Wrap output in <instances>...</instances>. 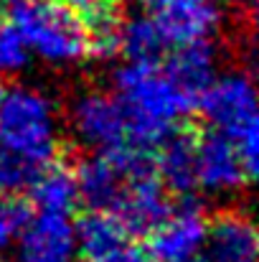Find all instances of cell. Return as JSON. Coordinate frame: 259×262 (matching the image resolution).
I'll list each match as a JSON object with an SVG mask.
<instances>
[{"label": "cell", "mask_w": 259, "mask_h": 262, "mask_svg": "<svg viewBox=\"0 0 259 262\" xmlns=\"http://www.w3.org/2000/svg\"><path fill=\"white\" fill-rule=\"evenodd\" d=\"M112 84L127 115L130 143L140 148H155L196 110L158 61H127L114 72Z\"/></svg>", "instance_id": "cell-1"}, {"label": "cell", "mask_w": 259, "mask_h": 262, "mask_svg": "<svg viewBox=\"0 0 259 262\" xmlns=\"http://www.w3.org/2000/svg\"><path fill=\"white\" fill-rule=\"evenodd\" d=\"M10 26L46 64L66 67L89 56L84 20L59 0H10Z\"/></svg>", "instance_id": "cell-2"}, {"label": "cell", "mask_w": 259, "mask_h": 262, "mask_svg": "<svg viewBox=\"0 0 259 262\" xmlns=\"http://www.w3.org/2000/svg\"><path fill=\"white\" fill-rule=\"evenodd\" d=\"M196 110L206 117L211 130L229 138L252 178L259 166V125H257V89L249 74L226 72L201 94Z\"/></svg>", "instance_id": "cell-3"}, {"label": "cell", "mask_w": 259, "mask_h": 262, "mask_svg": "<svg viewBox=\"0 0 259 262\" xmlns=\"http://www.w3.org/2000/svg\"><path fill=\"white\" fill-rule=\"evenodd\" d=\"M0 145L46 166L59 150V112L54 99L36 87L5 89L0 104Z\"/></svg>", "instance_id": "cell-4"}, {"label": "cell", "mask_w": 259, "mask_h": 262, "mask_svg": "<svg viewBox=\"0 0 259 262\" xmlns=\"http://www.w3.org/2000/svg\"><path fill=\"white\" fill-rule=\"evenodd\" d=\"M72 133L89 150H114L130 143V125L122 102L112 92H84L72 104Z\"/></svg>", "instance_id": "cell-5"}, {"label": "cell", "mask_w": 259, "mask_h": 262, "mask_svg": "<svg viewBox=\"0 0 259 262\" xmlns=\"http://www.w3.org/2000/svg\"><path fill=\"white\" fill-rule=\"evenodd\" d=\"M206 224L201 204L180 196V204L171 206L148 234V255L155 262H196L203 252Z\"/></svg>", "instance_id": "cell-6"}, {"label": "cell", "mask_w": 259, "mask_h": 262, "mask_svg": "<svg viewBox=\"0 0 259 262\" xmlns=\"http://www.w3.org/2000/svg\"><path fill=\"white\" fill-rule=\"evenodd\" d=\"M77 227L69 214H31L15 237V262H77Z\"/></svg>", "instance_id": "cell-7"}, {"label": "cell", "mask_w": 259, "mask_h": 262, "mask_svg": "<svg viewBox=\"0 0 259 262\" xmlns=\"http://www.w3.org/2000/svg\"><path fill=\"white\" fill-rule=\"evenodd\" d=\"M221 18L219 0H153V20L168 46L208 41Z\"/></svg>", "instance_id": "cell-8"}, {"label": "cell", "mask_w": 259, "mask_h": 262, "mask_svg": "<svg viewBox=\"0 0 259 262\" xmlns=\"http://www.w3.org/2000/svg\"><path fill=\"white\" fill-rule=\"evenodd\" d=\"M252 181L237 145L221 133L196 138V188L206 193H234Z\"/></svg>", "instance_id": "cell-9"}, {"label": "cell", "mask_w": 259, "mask_h": 262, "mask_svg": "<svg viewBox=\"0 0 259 262\" xmlns=\"http://www.w3.org/2000/svg\"><path fill=\"white\" fill-rule=\"evenodd\" d=\"M127 148L130 145L114 150H94L74 168L79 201H84L89 209L112 211L127 178Z\"/></svg>", "instance_id": "cell-10"}, {"label": "cell", "mask_w": 259, "mask_h": 262, "mask_svg": "<svg viewBox=\"0 0 259 262\" xmlns=\"http://www.w3.org/2000/svg\"><path fill=\"white\" fill-rule=\"evenodd\" d=\"M259 237L254 222L242 211H221L206 224V262H257Z\"/></svg>", "instance_id": "cell-11"}, {"label": "cell", "mask_w": 259, "mask_h": 262, "mask_svg": "<svg viewBox=\"0 0 259 262\" xmlns=\"http://www.w3.org/2000/svg\"><path fill=\"white\" fill-rule=\"evenodd\" d=\"M216 64L219 61H216L214 46L208 41H193V43L175 46V51L163 64V72L193 104H198L201 94L219 74Z\"/></svg>", "instance_id": "cell-12"}, {"label": "cell", "mask_w": 259, "mask_h": 262, "mask_svg": "<svg viewBox=\"0 0 259 262\" xmlns=\"http://www.w3.org/2000/svg\"><path fill=\"white\" fill-rule=\"evenodd\" d=\"M155 148V171L163 186L178 196H191L196 191V135L175 127Z\"/></svg>", "instance_id": "cell-13"}, {"label": "cell", "mask_w": 259, "mask_h": 262, "mask_svg": "<svg viewBox=\"0 0 259 262\" xmlns=\"http://www.w3.org/2000/svg\"><path fill=\"white\" fill-rule=\"evenodd\" d=\"M77 250L86 262H104L130 245V234L122 222L104 209H89L77 224Z\"/></svg>", "instance_id": "cell-14"}, {"label": "cell", "mask_w": 259, "mask_h": 262, "mask_svg": "<svg viewBox=\"0 0 259 262\" xmlns=\"http://www.w3.org/2000/svg\"><path fill=\"white\" fill-rule=\"evenodd\" d=\"M28 191L38 211L72 214L74 206L79 204L77 173L72 166L59 163V161H49L46 166H41V171Z\"/></svg>", "instance_id": "cell-15"}, {"label": "cell", "mask_w": 259, "mask_h": 262, "mask_svg": "<svg viewBox=\"0 0 259 262\" xmlns=\"http://www.w3.org/2000/svg\"><path fill=\"white\" fill-rule=\"evenodd\" d=\"M168 49L153 15H135L120 26V54L127 61H158Z\"/></svg>", "instance_id": "cell-16"}, {"label": "cell", "mask_w": 259, "mask_h": 262, "mask_svg": "<svg viewBox=\"0 0 259 262\" xmlns=\"http://www.w3.org/2000/svg\"><path fill=\"white\" fill-rule=\"evenodd\" d=\"M38 171V163L0 145V196H20L31 188Z\"/></svg>", "instance_id": "cell-17"}, {"label": "cell", "mask_w": 259, "mask_h": 262, "mask_svg": "<svg viewBox=\"0 0 259 262\" xmlns=\"http://www.w3.org/2000/svg\"><path fill=\"white\" fill-rule=\"evenodd\" d=\"M28 59L31 51L20 33L10 23L0 26V74H18L20 69H26Z\"/></svg>", "instance_id": "cell-18"}, {"label": "cell", "mask_w": 259, "mask_h": 262, "mask_svg": "<svg viewBox=\"0 0 259 262\" xmlns=\"http://www.w3.org/2000/svg\"><path fill=\"white\" fill-rule=\"evenodd\" d=\"M31 219V206L20 196H0V250L8 247Z\"/></svg>", "instance_id": "cell-19"}, {"label": "cell", "mask_w": 259, "mask_h": 262, "mask_svg": "<svg viewBox=\"0 0 259 262\" xmlns=\"http://www.w3.org/2000/svg\"><path fill=\"white\" fill-rule=\"evenodd\" d=\"M104 262H155L148 250H140V247H132V245H125L120 252H114L112 257H107Z\"/></svg>", "instance_id": "cell-20"}, {"label": "cell", "mask_w": 259, "mask_h": 262, "mask_svg": "<svg viewBox=\"0 0 259 262\" xmlns=\"http://www.w3.org/2000/svg\"><path fill=\"white\" fill-rule=\"evenodd\" d=\"M59 3H64L66 8H72V10H74V13L82 18V15H84V13H89V10H91V8H94L99 0H59Z\"/></svg>", "instance_id": "cell-21"}, {"label": "cell", "mask_w": 259, "mask_h": 262, "mask_svg": "<svg viewBox=\"0 0 259 262\" xmlns=\"http://www.w3.org/2000/svg\"><path fill=\"white\" fill-rule=\"evenodd\" d=\"M109 3H122V5H127V3H153V0H109Z\"/></svg>", "instance_id": "cell-22"}, {"label": "cell", "mask_w": 259, "mask_h": 262, "mask_svg": "<svg viewBox=\"0 0 259 262\" xmlns=\"http://www.w3.org/2000/svg\"><path fill=\"white\" fill-rule=\"evenodd\" d=\"M3 97H5V84L0 82V104H3Z\"/></svg>", "instance_id": "cell-23"}, {"label": "cell", "mask_w": 259, "mask_h": 262, "mask_svg": "<svg viewBox=\"0 0 259 262\" xmlns=\"http://www.w3.org/2000/svg\"><path fill=\"white\" fill-rule=\"evenodd\" d=\"M0 3H10V0H0Z\"/></svg>", "instance_id": "cell-24"}, {"label": "cell", "mask_w": 259, "mask_h": 262, "mask_svg": "<svg viewBox=\"0 0 259 262\" xmlns=\"http://www.w3.org/2000/svg\"><path fill=\"white\" fill-rule=\"evenodd\" d=\"M249 3H254V0H249Z\"/></svg>", "instance_id": "cell-25"}, {"label": "cell", "mask_w": 259, "mask_h": 262, "mask_svg": "<svg viewBox=\"0 0 259 262\" xmlns=\"http://www.w3.org/2000/svg\"><path fill=\"white\" fill-rule=\"evenodd\" d=\"M0 262H3V260H0Z\"/></svg>", "instance_id": "cell-26"}, {"label": "cell", "mask_w": 259, "mask_h": 262, "mask_svg": "<svg viewBox=\"0 0 259 262\" xmlns=\"http://www.w3.org/2000/svg\"><path fill=\"white\" fill-rule=\"evenodd\" d=\"M196 262H198V260H196Z\"/></svg>", "instance_id": "cell-27"}]
</instances>
